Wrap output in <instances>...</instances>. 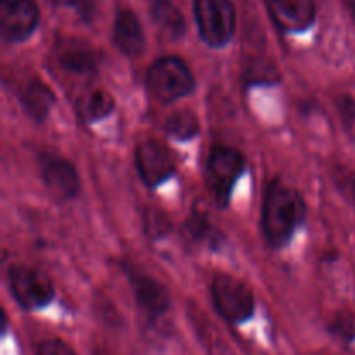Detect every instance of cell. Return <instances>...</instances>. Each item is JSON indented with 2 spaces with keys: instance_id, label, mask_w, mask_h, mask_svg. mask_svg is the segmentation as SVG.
Returning a JSON list of instances; mask_svg holds the SVG:
<instances>
[{
  "instance_id": "44dd1931",
  "label": "cell",
  "mask_w": 355,
  "mask_h": 355,
  "mask_svg": "<svg viewBox=\"0 0 355 355\" xmlns=\"http://www.w3.org/2000/svg\"><path fill=\"white\" fill-rule=\"evenodd\" d=\"M331 329L336 335L343 336V338L347 340L355 338V315H338V318L335 319V322H333Z\"/></svg>"
},
{
  "instance_id": "7a4b0ae2",
  "label": "cell",
  "mask_w": 355,
  "mask_h": 355,
  "mask_svg": "<svg viewBox=\"0 0 355 355\" xmlns=\"http://www.w3.org/2000/svg\"><path fill=\"white\" fill-rule=\"evenodd\" d=\"M245 170V158L236 149L215 146L207 159V184L222 208L231 201L232 189Z\"/></svg>"
},
{
  "instance_id": "d4e9b609",
  "label": "cell",
  "mask_w": 355,
  "mask_h": 355,
  "mask_svg": "<svg viewBox=\"0 0 355 355\" xmlns=\"http://www.w3.org/2000/svg\"><path fill=\"white\" fill-rule=\"evenodd\" d=\"M97 355H107V354H103V352H99Z\"/></svg>"
},
{
  "instance_id": "7c38bea8",
  "label": "cell",
  "mask_w": 355,
  "mask_h": 355,
  "mask_svg": "<svg viewBox=\"0 0 355 355\" xmlns=\"http://www.w3.org/2000/svg\"><path fill=\"white\" fill-rule=\"evenodd\" d=\"M113 38L116 47L127 55H137L144 51V31L130 10H120L114 19Z\"/></svg>"
},
{
  "instance_id": "7402d4cb",
  "label": "cell",
  "mask_w": 355,
  "mask_h": 355,
  "mask_svg": "<svg viewBox=\"0 0 355 355\" xmlns=\"http://www.w3.org/2000/svg\"><path fill=\"white\" fill-rule=\"evenodd\" d=\"M349 191H350V194H352L354 200H355V177H350V180H349Z\"/></svg>"
},
{
  "instance_id": "d6986e66",
  "label": "cell",
  "mask_w": 355,
  "mask_h": 355,
  "mask_svg": "<svg viewBox=\"0 0 355 355\" xmlns=\"http://www.w3.org/2000/svg\"><path fill=\"white\" fill-rule=\"evenodd\" d=\"M186 232L191 239H194V241L211 243L215 238H217V232L214 231V227H211L210 222L207 220V217L198 214H194L193 217L187 218Z\"/></svg>"
},
{
  "instance_id": "e0dca14e",
  "label": "cell",
  "mask_w": 355,
  "mask_h": 355,
  "mask_svg": "<svg viewBox=\"0 0 355 355\" xmlns=\"http://www.w3.org/2000/svg\"><path fill=\"white\" fill-rule=\"evenodd\" d=\"M165 130L175 139H186L194 137L200 130V123H198L196 114L191 113L189 110L177 111V113L170 114L168 120L165 123Z\"/></svg>"
},
{
  "instance_id": "8fae6325",
  "label": "cell",
  "mask_w": 355,
  "mask_h": 355,
  "mask_svg": "<svg viewBox=\"0 0 355 355\" xmlns=\"http://www.w3.org/2000/svg\"><path fill=\"white\" fill-rule=\"evenodd\" d=\"M134 293L137 304L149 318H159L170 307L168 291L163 284L148 276H134Z\"/></svg>"
},
{
  "instance_id": "cb8c5ba5",
  "label": "cell",
  "mask_w": 355,
  "mask_h": 355,
  "mask_svg": "<svg viewBox=\"0 0 355 355\" xmlns=\"http://www.w3.org/2000/svg\"><path fill=\"white\" fill-rule=\"evenodd\" d=\"M347 3H349L350 10H352V14L355 16V0H347Z\"/></svg>"
},
{
  "instance_id": "4fadbf2b",
  "label": "cell",
  "mask_w": 355,
  "mask_h": 355,
  "mask_svg": "<svg viewBox=\"0 0 355 355\" xmlns=\"http://www.w3.org/2000/svg\"><path fill=\"white\" fill-rule=\"evenodd\" d=\"M19 99L24 111L37 121H44L55 103V96L52 94V90L40 80L28 82L21 89Z\"/></svg>"
},
{
  "instance_id": "ac0fdd59",
  "label": "cell",
  "mask_w": 355,
  "mask_h": 355,
  "mask_svg": "<svg viewBox=\"0 0 355 355\" xmlns=\"http://www.w3.org/2000/svg\"><path fill=\"white\" fill-rule=\"evenodd\" d=\"M142 218H144V229L149 238L158 239L170 232L168 217L162 210H158V208H146Z\"/></svg>"
},
{
  "instance_id": "ffe728a7",
  "label": "cell",
  "mask_w": 355,
  "mask_h": 355,
  "mask_svg": "<svg viewBox=\"0 0 355 355\" xmlns=\"http://www.w3.org/2000/svg\"><path fill=\"white\" fill-rule=\"evenodd\" d=\"M37 355H76L75 350L62 340H45L38 345Z\"/></svg>"
},
{
  "instance_id": "603a6c76",
  "label": "cell",
  "mask_w": 355,
  "mask_h": 355,
  "mask_svg": "<svg viewBox=\"0 0 355 355\" xmlns=\"http://www.w3.org/2000/svg\"><path fill=\"white\" fill-rule=\"evenodd\" d=\"M55 3H61V6H75L76 0H52Z\"/></svg>"
},
{
  "instance_id": "6da1fadb",
  "label": "cell",
  "mask_w": 355,
  "mask_h": 355,
  "mask_svg": "<svg viewBox=\"0 0 355 355\" xmlns=\"http://www.w3.org/2000/svg\"><path fill=\"white\" fill-rule=\"evenodd\" d=\"M305 203L300 194L281 182H272L267 189L262 205V229L272 248L286 245L302 225Z\"/></svg>"
},
{
  "instance_id": "5b68a950",
  "label": "cell",
  "mask_w": 355,
  "mask_h": 355,
  "mask_svg": "<svg viewBox=\"0 0 355 355\" xmlns=\"http://www.w3.org/2000/svg\"><path fill=\"white\" fill-rule=\"evenodd\" d=\"M211 297L218 314L229 322L248 321L255 311L252 290L239 279L225 274H220L214 279Z\"/></svg>"
},
{
  "instance_id": "52a82bcc",
  "label": "cell",
  "mask_w": 355,
  "mask_h": 355,
  "mask_svg": "<svg viewBox=\"0 0 355 355\" xmlns=\"http://www.w3.org/2000/svg\"><path fill=\"white\" fill-rule=\"evenodd\" d=\"M135 163L141 179L149 187L168 180L175 173V156L159 141H144L135 151Z\"/></svg>"
},
{
  "instance_id": "2e32d148",
  "label": "cell",
  "mask_w": 355,
  "mask_h": 355,
  "mask_svg": "<svg viewBox=\"0 0 355 355\" xmlns=\"http://www.w3.org/2000/svg\"><path fill=\"white\" fill-rule=\"evenodd\" d=\"M114 99L110 92L103 89H96L92 92L85 94L78 103V113L83 121L92 123L106 118L107 114L113 113Z\"/></svg>"
},
{
  "instance_id": "5bb4252c",
  "label": "cell",
  "mask_w": 355,
  "mask_h": 355,
  "mask_svg": "<svg viewBox=\"0 0 355 355\" xmlns=\"http://www.w3.org/2000/svg\"><path fill=\"white\" fill-rule=\"evenodd\" d=\"M59 64L62 66V69L75 73V75H92L97 69L94 52L87 45L75 40L62 45V49L59 51Z\"/></svg>"
},
{
  "instance_id": "277c9868",
  "label": "cell",
  "mask_w": 355,
  "mask_h": 355,
  "mask_svg": "<svg viewBox=\"0 0 355 355\" xmlns=\"http://www.w3.org/2000/svg\"><path fill=\"white\" fill-rule=\"evenodd\" d=\"M198 28L211 47H224L236 30V12L231 0H196L194 2Z\"/></svg>"
},
{
  "instance_id": "9c48e42d",
  "label": "cell",
  "mask_w": 355,
  "mask_h": 355,
  "mask_svg": "<svg viewBox=\"0 0 355 355\" xmlns=\"http://www.w3.org/2000/svg\"><path fill=\"white\" fill-rule=\"evenodd\" d=\"M40 172L45 187L58 200H71L80 193V179L68 159L55 155H40Z\"/></svg>"
},
{
  "instance_id": "3957f363",
  "label": "cell",
  "mask_w": 355,
  "mask_h": 355,
  "mask_svg": "<svg viewBox=\"0 0 355 355\" xmlns=\"http://www.w3.org/2000/svg\"><path fill=\"white\" fill-rule=\"evenodd\" d=\"M148 85L156 99L168 104L193 92L194 76L182 59L162 58L149 68Z\"/></svg>"
},
{
  "instance_id": "ba28073f",
  "label": "cell",
  "mask_w": 355,
  "mask_h": 355,
  "mask_svg": "<svg viewBox=\"0 0 355 355\" xmlns=\"http://www.w3.org/2000/svg\"><path fill=\"white\" fill-rule=\"evenodd\" d=\"M38 24L35 0H0V31L3 40L21 42L30 37Z\"/></svg>"
},
{
  "instance_id": "8992f818",
  "label": "cell",
  "mask_w": 355,
  "mask_h": 355,
  "mask_svg": "<svg viewBox=\"0 0 355 355\" xmlns=\"http://www.w3.org/2000/svg\"><path fill=\"white\" fill-rule=\"evenodd\" d=\"M9 286L12 297L24 309H42L51 304L54 298V286H52L51 279L33 267H10Z\"/></svg>"
},
{
  "instance_id": "30bf717a",
  "label": "cell",
  "mask_w": 355,
  "mask_h": 355,
  "mask_svg": "<svg viewBox=\"0 0 355 355\" xmlns=\"http://www.w3.org/2000/svg\"><path fill=\"white\" fill-rule=\"evenodd\" d=\"M274 23L283 31H304L314 23V0H266Z\"/></svg>"
},
{
  "instance_id": "9a60e30c",
  "label": "cell",
  "mask_w": 355,
  "mask_h": 355,
  "mask_svg": "<svg viewBox=\"0 0 355 355\" xmlns=\"http://www.w3.org/2000/svg\"><path fill=\"white\" fill-rule=\"evenodd\" d=\"M151 16L159 30L168 35L170 38L182 37L186 31V21H184L182 14L170 0H153Z\"/></svg>"
}]
</instances>
